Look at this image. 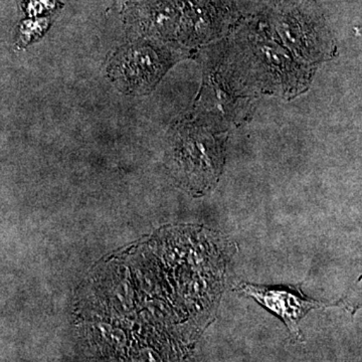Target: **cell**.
<instances>
[{
    "instance_id": "2",
    "label": "cell",
    "mask_w": 362,
    "mask_h": 362,
    "mask_svg": "<svg viewBox=\"0 0 362 362\" xmlns=\"http://www.w3.org/2000/svg\"><path fill=\"white\" fill-rule=\"evenodd\" d=\"M240 291L254 298L267 309L275 313L284 320L295 337H300V320L311 309L320 308L325 305L307 299L303 295L297 294L281 288L259 287V286L244 284L240 286Z\"/></svg>"
},
{
    "instance_id": "1",
    "label": "cell",
    "mask_w": 362,
    "mask_h": 362,
    "mask_svg": "<svg viewBox=\"0 0 362 362\" xmlns=\"http://www.w3.org/2000/svg\"><path fill=\"white\" fill-rule=\"evenodd\" d=\"M175 156L181 170L195 187H209L220 173V147L206 133L190 132L182 136L176 145Z\"/></svg>"
},
{
    "instance_id": "3",
    "label": "cell",
    "mask_w": 362,
    "mask_h": 362,
    "mask_svg": "<svg viewBox=\"0 0 362 362\" xmlns=\"http://www.w3.org/2000/svg\"><path fill=\"white\" fill-rule=\"evenodd\" d=\"M121 61L122 77L130 81V85L138 89L148 87L160 74L161 64L156 54L148 47H134L122 54Z\"/></svg>"
}]
</instances>
